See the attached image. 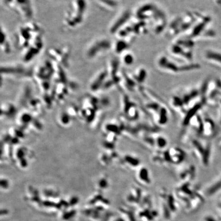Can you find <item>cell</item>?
<instances>
[{
  "instance_id": "277c9868",
  "label": "cell",
  "mask_w": 221,
  "mask_h": 221,
  "mask_svg": "<svg viewBox=\"0 0 221 221\" xmlns=\"http://www.w3.org/2000/svg\"><path fill=\"white\" fill-rule=\"evenodd\" d=\"M139 178L140 177V179L141 180V181H144V182L149 183H150V179L149 178V174H148V171H147L145 169H143L142 171H141V173L138 174Z\"/></svg>"
},
{
  "instance_id": "6da1fadb",
  "label": "cell",
  "mask_w": 221,
  "mask_h": 221,
  "mask_svg": "<svg viewBox=\"0 0 221 221\" xmlns=\"http://www.w3.org/2000/svg\"><path fill=\"white\" fill-rule=\"evenodd\" d=\"M87 0H73L72 4L66 12L63 23L70 29L76 28L84 22L87 12Z\"/></svg>"
},
{
  "instance_id": "7a4b0ae2",
  "label": "cell",
  "mask_w": 221,
  "mask_h": 221,
  "mask_svg": "<svg viewBox=\"0 0 221 221\" xmlns=\"http://www.w3.org/2000/svg\"><path fill=\"white\" fill-rule=\"evenodd\" d=\"M4 5L16 12L24 19L34 17V9L31 0H2Z\"/></svg>"
},
{
  "instance_id": "3957f363",
  "label": "cell",
  "mask_w": 221,
  "mask_h": 221,
  "mask_svg": "<svg viewBox=\"0 0 221 221\" xmlns=\"http://www.w3.org/2000/svg\"><path fill=\"white\" fill-rule=\"evenodd\" d=\"M109 45L110 43L108 40L104 39L95 40L88 47L85 51L86 57L89 60H94L98 56L107 50Z\"/></svg>"
}]
</instances>
